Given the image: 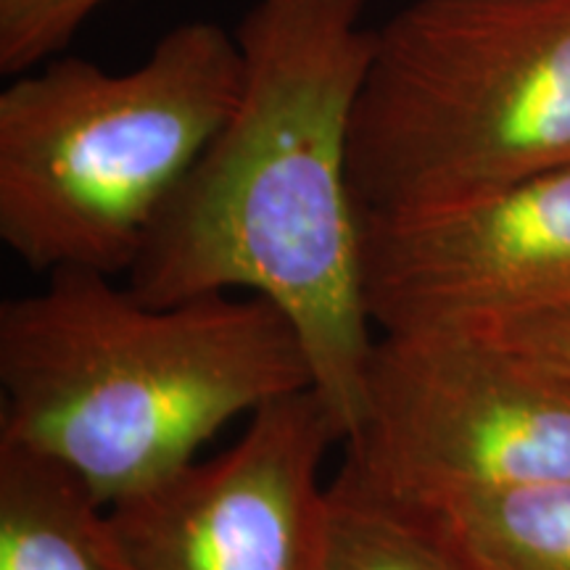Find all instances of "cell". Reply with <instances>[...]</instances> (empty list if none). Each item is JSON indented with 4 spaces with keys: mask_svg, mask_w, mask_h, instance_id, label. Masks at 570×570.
Returning a JSON list of instances; mask_svg holds the SVG:
<instances>
[{
    "mask_svg": "<svg viewBox=\"0 0 570 570\" xmlns=\"http://www.w3.org/2000/svg\"><path fill=\"white\" fill-rule=\"evenodd\" d=\"M410 504L465 570H570V481L454 491Z\"/></svg>",
    "mask_w": 570,
    "mask_h": 570,
    "instance_id": "cell-9",
    "label": "cell"
},
{
    "mask_svg": "<svg viewBox=\"0 0 570 570\" xmlns=\"http://www.w3.org/2000/svg\"><path fill=\"white\" fill-rule=\"evenodd\" d=\"M0 570H117L92 491L61 462L3 439Z\"/></svg>",
    "mask_w": 570,
    "mask_h": 570,
    "instance_id": "cell-8",
    "label": "cell"
},
{
    "mask_svg": "<svg viewBox=\"0 0 570 570\" xmlns=\"http://www.w3.org/2000/svg\"><path fill=\"white\" fill-rule=\"evenodd\" d=\"M377 333L465 331L570 306V167L407 217H362Z\"/></svg>",
    "mask_w": 570,
    "mask_h": 570,
    "instance_id": "cell-7",
    "label": "cell"
},
{
    "mask_svg": "<svg viewBox=\"0 0 570 570\" xmlns=\"http://www.w3.org/2000/svg\"><path fill=\"white\" fill-rule=\"evenodd\" d=\"M462 333L487 338L570 383V306L497 320L489 325L465 327Z\"/></svg>",
    "mask_w": 570,
    "mask_h": 570,
    "instance_id": "cell-12",
    "label": "cell"
},
{
    "mask_svg": "<svg viewBox=\"0 0 570 570\" xmlns=\"http://www.w3.org/2000/svg\"><path fill=\"white\" fill-rule=\"evenodd\" d=\"M344 444L315 386L248 415L227 452L106 508L117 570H315L327 449Z\"/></svg>",
    "mask_w": 570,
    "mask_h": 570,
    "instance_id": "cell-6",
    "label": "cell"
},
{
    "mask_svg": "<svg viewBox=\"0 0 570 570\" xmlns=\"http://www.w3.org/2000/svg\"><path fill=\"white\" fill-rule=\"evenodd\" d=\"M367 3L254 0L235 30L238 101L127 273V288L151 304L235 291L275 304L296 327L344 441L375 346L348 177L373 51Z\"/></svg>",
    "mask_w": 570,
    "mask_h": 570,
    "instance_id": "cell-1",
    "label": "cell"
},
{
    "mask_svg": "<svg viewBox=\"0 0 570 570\" xmlns=\"http://www.w3.org/2000/svg\"><path fill=\"white\" fill-rule=\"evenodd\" d=\"M235 32L169 30L130 71L53 56L0 92V240L35 273L127 275L238 101Z\"/></svg>",
    "mask_w": 570,
    "mask_h": 570,
    "instance_id": "cell-3",
    "label": "cell"
},
{
    "mask_svg": "<svg viewBox=\"0 0 570 570\" xmlns=\"http://www.w3.org/2000/svg\"><path fill=\"white\" fill-rule=\"evenodd\" d=\"M109 0H0V71L6 77L53 59Z\"/></svg>",
    "mask_w": 570,
    "mask_h": 570,
    "instance_id": "cell-11",
    "label": "cell"
},
{
    "mask_svg": "<svg viewBox=\"0 0 570 570\" xmlns=\"http://www.w3.org/2000/svg\"><path fill=\"white\" fill-rule=\"evenodd\" d=\"M344 446L404 502L570 481V383L473 333H381Z\"/></svg>",
    "mask_w": 570,
    "mask_h": 570,
    "instance_id": "cell-5",
    "label": "cell"
},
{
    "mask_svg": "<svg viewBox=\"0 0 570 570\" xmlns=\"http://www.w3.org/2000/svg\"><path fill=\"white\" fill-rule=\"evenodd\" d=\"M0 306V439L109 508L196 460L230 420L315 386L291 320L233 294L151 304L63 269Z\"/></svg>",
    "mask_w": 570,
    "mask_h": 570,
    "instance_id": "cell-2",
    "label": "cell"
},
{
    "mask_svg": "<svg viewBox=\"0 0 570 570\" xmlns=\"http://www.w3.org/2000/svg\"><path fill=\"white\" fill-rule=\"evenodd\" d=\"M570 167V0H410L373 30L348 140L362 217Z\"/></svg>",
    "mask_w": 570,
    "mask_h": 570,
    "instance_id": "cell-4",
    "label": "cell"
},
{
    "mask_svg": "<svg viewBox=\"0 0 570 570\" xmlns=\"http://www.w3.org/2000/svg\"><path fill=\"white\" fill-rule=\"evenodd\" d=\"M315 570H465L415 504L370 487L352 465L327 483Z\"/></svg>",
    "mask_w": 570,
    "mask_h": 570,
    "instance_id": "cell-10",
    "label": "cell"
}]
</instances>
